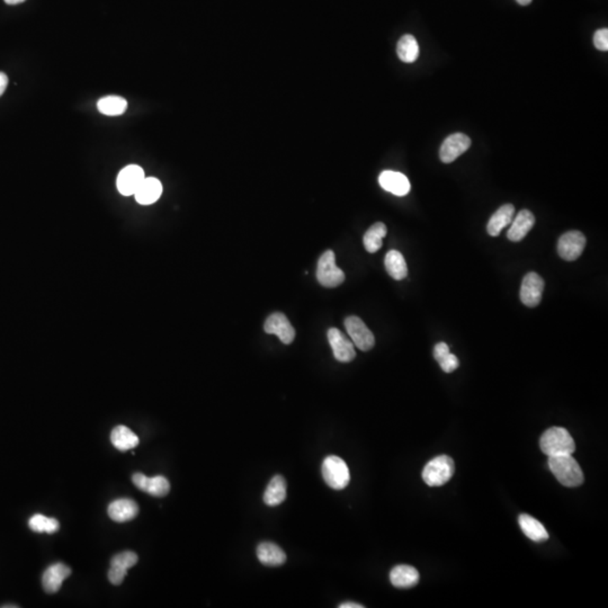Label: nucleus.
<instances>
[{
  "instance_id": "obj_20",
  "label": "nucleus",
  "mask_w": 608,
  "mask_h": 608,
  "mask_svg": "<svg viewBox=\"0 0 608 608\" xmlns=\"http://www.w3.org/2000/svg\"><path fill=\"white\" fill-rule=\"evenodd\" d=\"M257 557L258 560L268 567H279L286 563V555L279 545L270 543V542H265L258 545L257 548Z\"/></svg>"
},
{
  "instance_id": "obj_8",
  "label": "nucleus",
  "mask_w": 608,
  "mask_h": 608,
  "mask_svg": "<svg viewBox=\"0 0 608 608\" xmlns=\"http://www.w3.org/2000/svg\"><path fill=\"white\" fill-rule=\"evenodd\" d=\"M543 290H544V281L539 274L533 272L526 274L520 286V301L523 302L526 307H537L542 300Z\"/></svg>"
},
{
  "instance_id": "obj_36",
  "label": "nucleus",
  "mask_w": 608,
  "mask_h": 608,
  "mask_svg": "<svg viewBox=\"0 0 608 608\" xmlns=\"http://www.w3.org/2000/svg\"><path fill=\"white\" fill-rule=\"evenodd\" d=\"M517 3L522 5V6H527L529 3H532L533 0H516Z\"/></svg>"
},
{
  "instance_id": "obj_7",
  "label": "nucleus",
  "mask_w": 608,
  "mask_h": 608,
  "mask_svg": "<svg viewBox=\"0 0 608 608\" xmlns=\"http://www.w3.org/2000/svg\"><path fill=\"white\" fill-rule=\"evenodd\" d=\"M586 247V237L583 232L569 231L561 236L557 241V253L561 258L568 262H574L578 259L583 249Z\"/></svg>"
},
{
  "instance_id": "obj_11",
  "label": "nucleus",
  "mask_w": 608,
  "mask_h": 608,
  "mask_svg": "<svg viewBox=\"0 0 608 608\" xmlns=\"http://www.w3.org/2000/svg\"><path fill=\"white\" fill-rule=\"evenodd\" d=\"M139 557L132 551L122 552L113 557L111 561V569L108 571V580L112 585L118 586L123 583L127 570L138 563Z\"/></svg>"
},
{
  "instance_id": "obj_1",
  "label": "nucleus",
  "mask_w": 608,
  "mask_h": 608,
  "mask_svg": "<svg viewBox=\"0 0 608 608\" xmlns=\"http://www.w3.org/2000/svg\"><path fill=\"white\" fill-rule=\"evenodd\" d=\"M548 464L557 481L564 487L574 488L583 485L585 481L583 470L572 457V454L550 456Z\"/></svg>"
},
{
  "instance_id": "obj_17",
  "label": "nucleus",
  "mask_w": 608,
  "mask_h": 608,
  "mask_svg": "<svg viewBox=\"0 0 608 608\" xmlns=\"http://www.w3.org/2000/svg\"><path fill=\"white\" fill-rule=\"evenodd\" d=\"M108 516L116 523H125L136 518L139 514V506L131 499H118L108 506Z\"/></svg>"
},
{
  "instance_id": "obj_16",
  "label": "nucleus",
  "mask_w": 608,
  "mask_h": 608,
  "mask_svg": "<svg viewBox=\"0 0 608 608\" xmlns=\"http://www.w3.org/2000/svg\"><path fill=\"white\" fill-rule=\"evenodd\" d=\"M379 183L384 190L396 197H405L410 192V181L398 171H383L379 177Z\"/></svg>"
},
{
  "instance_id": "obj_3",
  "label": "nucleus",
  "mask_w": 608,
  "mask_h": 608,
  "mask_svg": "<svg viewBox=\"0 0 608 608\" xmlns=\"http://www.w3.org/2000/svg\"><path fill=\"white\" fill-rule=\"evenodd\" d=\"M453 459L450 456L440 455L431 459L422 470V480L429 487H440L450 481L453 477Z\"/></svg>"
},
{
  "instance_id": "obj_18",
  "label": "nucleus",
  "mask_w": 608,
  "mask_h": 608,
  "mask_svg": "<svg viewBox=\"0 0 608 608\" xmlns=\"http://www.w3.org/2000/svg\"><path fill=\"white\" fill-rule=\"evenodd\" d=\"M534 223L535 218L533 216V213L529 210H522L511 221V227L508 230L507 237L514 242L523 240L527 233L532 230Z\"/></svg>"
},
{
  "instance_id": "obj_10",
  "label": "nucleus",
  "mask_w": 608,
  "mask_h": 608,
  "mask_svg": "<svg viewBox=\"0 0 608 608\" xmlns=\"http://www.w3.org/2000/svg\"><path fill=\"white\" fill-rule=\"evenodd\" d=\"M144 171L138 165H129L120 171L116 181L118 192L123 197L134 195L144 181Z\"/></svg>"
},
{
  "instance_id": "obj_30",
  "label": "nucleus",
  "mask_w": 608,
  "mask_h": 608,
  "mask_svg": "<svg viewBox=\"0 0 608 608\" xmlns=\"http://www.w3.org/2000/svg\"><path fill=\"white\" fill-rule=\"evenodd\" d=\"M388 229L382 222H377L365 232L364 247L368 253H374L380 251L382 247V240L387 236Z\"/></svg>"
},
{
  "instance_id": "obj_14",
  "label": "nucleus",
  "mask_w": 608,
  "mask_h": 608,
  "mask_svg": "<svg viewBox=\"0 0 608 608\" xmlns=\"http://www.w3.org/2000/svg\"><path fill=\"white\" fill-rule=\"evenodd\" d=\"M132 481L136 488L151 494L153 497H165L170 491V483L162 475L148 478L142 473H136L132 477Z\"/></svg>"
},
{
  "instance_id": "obj_35",
  "label": "nucleus",
  "mask_w": 608,
  "mask_h": 608,
  "mask_svg": "<svg viewBox=\"0 0 608 608\" xmlns=\"http://www.w3.org/2000/svg\"><path fill=\"white\" fill-rule=\"evenodd\" d=\"M7 5H17V3H22L25 1V0H3Z\"/></svg>"
},
{
  "instance_id": "obj_27",
  "label": "nucleus",
  "mask_w": 608,
  "mask_h": 608,
  "mask_svg": "<svg viewBox=\"0 0 608 608\" xmlns=\"http://www.w3.org/2000/svg\"><path fill=\"white\" fill-rule=\"evenodd\" d=\"M396 53L399 55L400 60L405 64H412L418 59L419 45L415 36L407 34L400 38L396 45Z\"/></svg>"
},
{
  "instance_id": "obj_32",
  "label": "nucleus",
  "mask_w": 608,
  "mask_h": 608,
  "mask_svg": "<svg viewBox=\"0 0 608 608\" xmlns=\"http://www.w3.org/2000/svg\"><path fill=\"white\" fill-rule=\"evenodd\" d=\"M594 45L599 51H608V29H602L596 31L594 34Z\"/></svg>"
},
{
  "instance_id": "obj_2",
  "label": "nucleus",
  "mask_w": 608,
  "mask_h": 608,
  "mask_svg": "<svg viewBox=\"0 0 608 608\" xmlns=\"http://www.w3.org/2000/svg\"><path fill=\"white\" fill-rule=\"evenodd\" d=\"M542 452L550 456L574 454L576 444L570 433L562 427H552L542 435L540 440Z\"/></svg>"
},
{
  "instance_id": "obj_26",
  "label": "nucleus",
  "mask_w": 608,
  "mask_h": 608,
  "mask_svg": "<svg viewBox=\"0 0 608 608\" xmlns=\"http://www.w3.org/2000/svg\"><path fill=\"white\" fill-rule=\"evenodd\" d=\"M385 270L396 281H401L408 275V267L403 253L398 251H390L384 259Z\"/></svg>"
},
{
  "instance_id": "obj_13",
  "label": "nucleus",
  "mask_w": 608,
  "mask_h": 608,
  "mask_svg": "<svg viewBox=\"0 0 608 608\" xmlns=\"http://www.w3.org/2000/svg\"><path fill=\"white\" fill-rule=\"evenodd\" d=\"M328 340H329L333 356L337 361L342 362V363H349L354 359L356 356L354 344L340 330L337 328L329 329Z\"/></svg>"
},
{
  "instance_id": "obj_29",
  "label": "nucleus",
  "mask_w": 608,
  "mask_h": 608,
  "mask_svg": "<svg viewBox=\"0 0 608 608\" xmlns=\"http://www.w3.org/2000/svg\"><path fill=\"white\" fill-rule=\"evenodd\" d=\"M97 108L101 114L107 116H120L127 111V101L121 96H106L99 99Z\"/></svg>"
},
{
  "instance_id": "obj_34",
  "label": "nucleus",
  "mask_w": 608,
  "mask_h": 608,
  "mask_svg": "<svg viewBox=\"0 0 608 608\" xmlns=\"http://www.w3.org/2000/svg\"><path fill=\"white\" fill-rule=\"evenodd\" d=\"M340 608H363L364 606L359 605V604H356V603H344V604H340L339 605Z\"/></svg>"
},
{
  "instance_id": "obj_15",
  "label": "nucleus",
  "mask_w": 608,
  "mask_h": 608,
  "mask_svg": "<svg viewBox=\"0 0 608 608\" xmlns=\"http://www.w3.org/2000/svg\"><path fill=\"white\" fill-rule=\"evenodd\" d=\"M71 574V569L64 563L52 564L42 576V586L47 594L53 595L61 590L64 580Z\"/></svg>"
},
{
  "instance_id": "obj_24",
  "label": "nucleus",
  "mask_w": 608,
  "mask_h": 608,
  "mask_svg": "<svg viewBox=\"0 0 608 608\" xmlns=\"http://www.w3.org/2000/svg\"><path fill=\"white\" fill-rule=\"evenodd\" d=\"M286 499V481L282 475H275L267 485L264 503L267 506H279Z\"/></svg>"
},
{
  "instance_id": "obj_4",
  "label": "nucleus",
  "mask_w": 608,
  "mask_h": 608,
  "mask_svg": "<svg viewBox=\"0 0 608 608\" xmlns=\"http://www.w3.org/2000/svg\"><path fill=\"white\" fill-rule=\"evenodd\" d=\"M321 472L327 485L335 490L345 489L351 481L349 466L338 456L330 455L326 457L321 466Z\"/></svg>"
},
{
  "instance_id": "obj_6",
  "label": "nucleus",
  "mask_w": 608,
  "mask_h": 608,
  "mask_svg": "<svg viewBox=\"0 0 608 608\" xmlns=\"http://www.w3.org/2000/svg\"><path fill=\"white\" fill-rule=\"evenodd\" d=\"M345 328L349 337L352 338L353 344L358 349H361L363 352H368L373 349L375 345V338L371 330L368 329L361 318L355 316L346 318Z\"/></svg>"
},
{
  "instance_id": "obj_5",
  "label": "nucleus",
  "mask_w": 608,
  "mask_h": 608,
  "mask_svg": "<svg viewBox=\"0 0 608 608\" xmlns=\"http://www.w3.org/2000/svg\"><path fill=\"white\" fill-rule=\"evenodd\" d=\"M318 282L325 288H337L345 281V274L336 265V257L327 251L319 259L317 268Z\"/></svg>"
},
{
  "instance_id": "obj_31",
  "label": "nucleus",
  "mask_w": 608,
  "mask_h": 608,
  "mask_svg": "<svg viewBox=\"0 0 608 608\" xmlns=\"http://www.w3.org/2000/svg\"><path fill=\"white\" fill-rule=\"evenodd\" d=\"M29 526L35 533L54 534L60 529V523L55 518H50L41 514H35L34 516L31 517Z\"/></svg>"
},
{
  "instance_id": "obj_12",
  "label": "nucleus",
  "mask_w": 608,
  "mask_h": 608,
  "mask_svg": "<svg viewBox=\"0 0 608 608\" xmlns=\"http://www.w3.org/2000/svg\"><path fill=\"white\" fill-rule=\"evenodd\" d=\"M264 329H265V333L279 337L281 342L286 345L291 344L295 338L294 328L286 318V314H281V312L270 314V317L267 318Z\"/></svg>"
},
{
  "instance_id": "obj_37",
  "label": "nucleus",
  "mask_w": 608,
  "mask_h": 608,
  "mask_svg": "<svg viewBox=\"0 0 608 608\" xmlns=\"http://www.w3.org/2000/svg\"><path fill=\"white\" fill-rule=\"evenodd\" d=\"M1 607H3V608H7V607L16 608V607H18V606H17V605H3V606H1Z\"/></svg>"
},
{
  "instance_id": "obj_22",
  "label": "nucleus",
  "mask_w": 608,
  "mask_h": 608,
  "mask_svg": "<svg viewBox=\"0 0 608 608\" xmlns=\"http://www.w3.org/2000/svg\"><path fill=\"white\" fill-rule=\"evenodd\" d=\"M390 580L396 588H411L418 583V571L410 566H398L391 570Z\"/></svg>"
},
{
  "instance_id": "obj_21",
  "label": "nucleus",
  "mask_w": 608,
  "mask_h": 608,
  "mask_svg": "<svg viewBox=\"0 0 608 608\" xmlns=\"http://www.w3.org/2000/svg\"><path fill=\"white\" fill-rule=\"evenodd\" d=\"M515 214V207L511 204H505L501 206L496 212L492 214L487 225V231L491 237H498L501 235V230L506 228L513 221Z\"/></svg>"
},
{
  "instance_id": "obj_19",
  "label": "nucleus",
  "mask_w": 608,
  "mask_h": 608,
  "mask_svg": "<svg viewBox=\"0 0 608 608\" xmlns=\"http://www.w3.org/2000/svg\"><path fill=\"white\" fill-rule=\"evenodd\" d=\"M162 194V185L160 181L155 177H146L136 190L134 197L136 202L141 205H151L160 199Z\"/></svg>"
},
{
  "instance_id": "obj_33",
  "label": "nucleus",
  "mask_w": 608,
  "mask_h": 608,
  "mask_svg": "<svg viewBox=\"0 0 608 608\" xmlns=\"http://www.w3.org/2000/svg\"><path fill=\"white\" fill-rule=\"evenodd\" d=\"M7 86H8V77L6 73H0V97L6 90Z\"/></svg>"
},
{
  "instance_id": "obj_25",
  "label": "nucleus",
  "mask_w": 608,
  "mask_h": 608,
  "mask_svg": "<svg viewBox=\"0 0 608 608\" xmlns=\"http://www.w3.org/2000/svg\"><path fill=\"white\" fill-rule=\"evenodd\" d=\"M518 522L520 529L529 540L534 542H544L548 539V531L534 517L529 516L527 514H522Z\"/></svg>"
},
{
  "instance_id": "obj_23",
  "label": "nucleus",
  "mask_w": 608,
  "mask_h": 608,
  "mask_svg": "<svg viewBox=\"0 0 608 608\" xmlns=\"http://www.w3.org/2000/svg\"><path fill=\"white\" fill-rule=\"evenodd\" d=\"M111 442L115 448H118L121 452H127V451L134 450V447L138 446L140 440L130 428L125 426H116L112 431Z\"/></svg>"
},
{
  "instance_id": "obj_28",
  "label": "nucleus",
  "mask_w": 608,
  "mask_h": 608,
  "mask_svg": "<svg viewBox=\"0 0 608 608\" xmlns=\"http://www.w3.org/2000/svg\"><path fill=\"white\" fill-rule=\"evenodd\" d=\"M434 357L445 373H452L459 368V362L455 355L450 352V347L446 342H438L435 346Z\"/></svg>"
},
{
  "instance_id": "obj_9",
  "label": "nucleus",
  "mask_w": 608,
  "mask_h": 608,
  "mask_svg": "<svg viewBox=\"0 0 608 608\" xmlns=\"http://www.w3.org/2000/svg\"><path fill=\"white\" fill-rule=\"evenodd\" d=\"M471 139L463 134H454L447 136L440 149V158L444 164H451L469 150Z\"/></svg>"
}]
</instances>
